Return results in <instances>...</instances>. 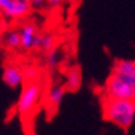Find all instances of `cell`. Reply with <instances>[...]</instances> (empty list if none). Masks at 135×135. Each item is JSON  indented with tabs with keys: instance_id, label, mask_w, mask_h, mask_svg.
<instances>
[{
	"instance_id": "6da1fadb",
	"label": "cell",
	"mask_w": 135,
	"mask_h": 135,
	"mask_svg": "<svg viewBox=\"0 0 135 135\" xmlns=\"http://www.w3.org/2000/svg\"><path fill=\"white\" fill-rule=\"evenodd\" d=\"M102 113L108 121L121 130H128L135 120V101L105 97L102 102Z\"/></svg>"
},
{
	"instance_id": "7a4b0ae2",
	"label": "cell",
	"mask_w": 135,
	"mask_h": 135,
	"mask_svg": "<svg viewBox=\"0 0 135 135\" xmlns=\"http://www.w3.org/2000/svg\"><path fill=\"white\" fill-rule=\"evenodd\" d=\"M41 97V85L37 81H29L23 85L17 102V112L20 116L25 117L30 114L37 106Z\"/></svg>"
},
{
	"instance_id": "3957f363",
	"label": "cell",
	"mask_w": 135,
	"mask_h": 135,
	"mask_svg": "<svg viewBox=\"0 0 135 135\" xmlns=\"http://www.w3.org/2000/svg\"><path fill=\"white\" fill-rule=\"evenodd\" d=\"M105 97L117 98V99L135 101V85L126 83L116 75H110L105 85Z\"/></svg>"
},
{
	"instance_id": "277c9868",
	"label": "cell",
	"mask_w": 135,
	"mask_h": 135,
	"mask_svg": "<svg viewBox=\"0 0 135 135\" xmlns=\"http://www.w3.org/2000/svg\"><path fill=\"white\" fill-rule=\"evenodd\" d=\"M30 10H32V6L29 0H3L0 6V11L3 13V15L10 20H20V18L26 17Z\"/></svg>"
},
{
	"instance_id": "5b68a950",
	"label": "cell",
	"mask_w": 135,
	"mask_h": 135,
	"mask_svg": "<svg viewBox=\"0 0 135 135\" xmlns=\"http://www.w3.org/2000/svg\"><path fill=\"white\" fill-rule=\"evenodd\" d=\"M112 73L120 77L126 83L135 85V61L128 59H119L113 65Z\"/></svg>"
},
{
	"instance_id": "8992f818",
	"label": "cell",
	"mask_w": 135,
	"mask_h": 135,
	"mask_svg": "<svg viewBox=\"0 0 135 135\" xmlns=\"http://www.w3.org/2000/svg\"><path fill=\"white\" fill-rule=\"evenodd\" d=\"M3 81L11 88H17L21 84H23L25 79H23V72L20 66L14 64L6 65L3 70Z\"/></svg>"
},
{
	"instance_id": "52a82bcc",
	"label": "cell",
	"mask_w": 135,
	"mask_h": 135,
	"mask_svg": "<svg viewBox=\"0 0 135 135\" xmlns=\"http://www.w3.org/2000/svg\"><path fill=\"white\" fill-rule=\"evenodd\" d=\"M37 35V29L33 23H25L22 25L20 30V36H21V47L23 50H30L33 48V40L35 36Z\"/></svg>"
},
{
	"instance_id": "ba28073f",
	"label": "cell",
	"mask_w": 135,
	"mask_h": 135,
	"mask_svg": "<svg viewBox=\"0 0 135 135\" xmlns=\"http://www.w3.org/2000/svg\"><path fill=\"white\" fill-rule=\"evenodd\" d=\"M52 47H55V39L54 36L50 33H37L35 36V40H33V48L39 50L41 52H48Z\"/></svg>"
},
{
	"instance_id": "9c48e42d",
	"label": "cell",
	"mask_w": 135,
	"mask_h": 135,
	"mask_svg": "<svg viewBox=\"0 0 135 135\" xmlns=\"http://www.w3.org/2000/svg\"><path fill=\"white\" fill-rule=\"evenodd\" d=\"M64 94H65V87L61 84H54L48 91L47 95V102L48 106L51 108V110H57L58 106L61 105V102L64 99Z\"/></svg>"
},
{
	"instance_id": "30bf717a",
	"label": "cell",
	"mask_w": 135,
	"mask_h": 135,
	"mask_svg": "<svg viewBox=\"0 0 135 135\" xmlns=\"http://www.w3.org/2000/svg\"><path fill=\"white\" fill-rule=\"evenodd\" d=\"M80 83H81V73L80 69L76 66L70 68L66 73V87L69 90H77L80 87Z\"/></svg>"
},
{
	"instance_id": "8fae6325",
	"label": "cell",
	"mask_w": 135,
	"mask_h": 135,
	"mask_svg": "<svg viewBox=\"0 0 135 135\" xmlns=\"http://www.w3.org/2000/svg\"><path fill=\"white\" fill-rule=\"evenodd\" d=\"M4 44L7 46V48H20L21 47V36L20 32L17 30H10L8 33H6L4 36Z\"/></svg>"
},
{
	"instance_id": "7c38bea8",
	"label": "cell",
	"mask_w": 135,
	"mask_h": 135,
	"mask_svg": "<svg viewBox=\"0 0 135 135\" xmlns=\"http://www.w3.org/2000/svg\"><path fill=\"white\" fill-rule=\"evenodd\" d=\"M47 54V58H46V64L48 68H55L58 65L59 62V59H61V54H59V50L57 47H52Z\"/></svg>"
},
{
	"instance_id": "4fadbf2b",
	"label": "cell",
	"mask_w": 135,
	"mask_h": 135,
	"mask_svg": "<svg viewBox=\"0 0 135 135\" xmlns=\"http://www.w3.org/2000/svg\"><path fill=\"white\" fill-rule=\"evenodd\" d=\"M23 79L28 81H36L37 80V76H39V72L37 69H35V68H26V69H23Z\"/></svg>"
},
{
	"instance_id": "5bb4252c",
	"label": "cell",
	"mask_w": 135,
	"mask_h": 135,
	"mask_svg": "<svg viewBox=\"0 0 135 135\" xmlns=\"http://www.w3.org/2000/svg\"><path fill=\"white\" fill-rule=\"evenodd\" d=\"M29 3H30V6H32V7H35V8H41L43 6L47 3V0H29Z\"/></svg>"
},
{
	"instance_id": "9a60e30c",
	"label": "cell",
	"mask_w": 135,
	"mask_h": 135,
	"mask_svg": "<svg viewBox=\"0 0 135 135\" xmlns=\"http://www.w3.org/2000/svg\"><path fill=\"white\" fill-rule=\"evenodd\" d=\"M47 3L50 6H54V7H55V6H59L61 3H62V0H47Z\"/></svg>"
},
{
	"instance_id": "2e32d148",
	"label": "cell",
	"mask_w": 135,
	"mask_h": 135,
	"mask_svg": "<svg viewBox=\"0 0 135 135\" xmlns=\"http://www.w3.org/2000/svg\"><path fill=\"white\" fill-rule=\"evenodd\" d=\"M2 3H3V0H0V6H2Z\"/></svg>"
}]
</instances>
